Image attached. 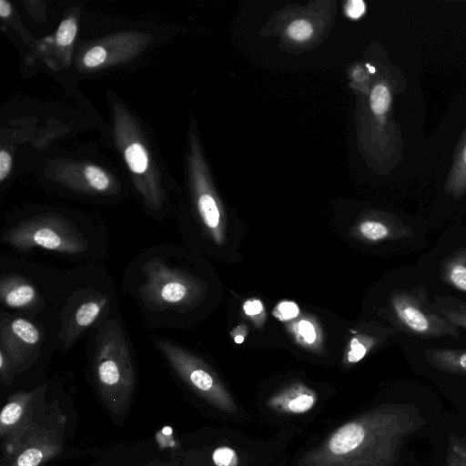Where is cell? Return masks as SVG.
Returning a JSON list of instances; mask_svg holds the SVG:
<instances>
[{
  "label": "cell",
  "instance_id": "obj_1",
  "mask_svg": "<svg viewBox=\"0 0 466 466\" xmlns=\"http://www.w3.org/2000/svg\"><path fill=\"white\" fill-rule=\"evenodd\" d=\"M424 424L415 404H382L339 427L303 465L393 466L405 439Z\"/></svg>",
  "mask_w": 466,
  "mask_h": 466
},
{
  "label": "cell",
  "instance_id": "obj_2",
  "mask_svg": "<svg viewBox=\"0 0 466 466\" xmlns=\"http://www.w3.org/2000/svg\"><path fill=\"white\" fill-rule=\"evenodd\" d=\"M96 339L93 374L97 392L111 414L122 416L128 410L136 385L128 342L114 319L99 327Z\"/></svg>",
  "mask_w": 466,
  "mask_h": 466
},
{
  "label": "cell",
  "instance_id": "obj_3",
  "mask_svg": "<svg viewBox=\"0 0 466 466\" xmlns=\"http://www.w3.org/2000/svg\"><path fill=\"white\" fill-rule=\"evenodd\" d=\"M66 416L56 403L40 408L33 424L1 466H46L64 449Z\"/></svg>",
  "mask_w": 466,
  "mask_h": 466
},
{
  "label": "cell",
  "instance_id": "obj_4",
  "mask_svg": "<svg viewBox=\"0 0 466 466\" xmlns=\"http://www.w3.org/2000/svg\"><path fill=\"white\" fill-rule=\"evenodd\" d=\"M9 246L27 250L40 248L76 255L84 252L87 242L79 230L60 218H35L11 227L3 236Z\"/></svg>",
  "mask_w": 466,
  "mask_h": 466
},
{
  "label": "cell",
  "instance_id": "obj_5",
  "mask_svg": "<svg viewBox=\"0 0 466 466\" xmlns=\"http://www.w3.org/2000/svg\"><path fill=\"white\" fill-rule=\"evenodd\" d=\"M390 305L395 321L406 332L426 338L460 336L458 328L431 307L423 286L394 290Z\"/></svg>",
  "mask_w": 466,
  "mask_h": 466
},
{
  "label": "cell",
  "instance_id": "obj_6",
  "mask_svg": "<svg viewBox=\"0 0 466 466\" xmlns=\"http://www.w3.org/2000/svg\"><path fill=\"white\" fill-rule=\"evenodd\" d=\"M138 295L147 309L170 310L187 303L192 285L177 268L160 258L143 263Z\"/></svg>",
  "mask_w": 466,
  "mask_h": 466
},
{
  "label": "cell",
  "instance_id": "obj_7",
  "mask_svg": "<svg viewBox=\"0 0 466 466\" xmlns=\"http://www.w3.org/2000/svg\"><path fill=\"white\" fill-rule=\"evenodd\" d=\"M155 343L177 376L198 394L220 409L228 411L235 409L231 398L200 359L162 338Z\"/></svg>",
  "mask_w": 466,
  "mask_h": 466
},
{
  "label": "cell",
  "instance_id": "obj_8",
  "mask_svg": "<svg viewBox=\"0 0 466 466\" xmlns=\"http://www.w3.org/2000/svg\"><path fill=\"white\" fill-rule=\"evenodd\" d=\"M46 386L11 395L0 413V438L3 457H7L18 445L33 424L46 394Z\"/></svg>",
  "mask_w": 466,
  "mask_h": 466
},
{
  "label": "cell",
  "instance_id": "obj_9",
  "mask_svg": "<svg viewBox=\"0 0 466 466\" xmlns=\"http://www.w3.org/2000/svg\"><path fill=\"white\" fill-rule=\"evenodd\" d=\"M42 341L40 329L23 317L2 314L0 322V349L10 359L15 371L29 365L39 352Z\"/></svg>",
  "mask_w": 466,
  "mask_h": 466
},
{
  "label": "cell",
  "instance_id": "obj_10",
  "mask_svg": "<svg viewBox=\"0 0 466 466\" xmlns=\"http://www.w3.org/2000/svg\"><path fill=\"white\" fill-rule=\"evenodd\" d=\"M107 298L98 294L86 298L64 324L60 339L64 350H68L102 314L107 304Z\"/></svg>",
  "mask_w": 466,
  "mask_h": 466
},
{
  "label": "cell",
  "instance_id": "obj_11",
  "mask_svg": "<svg viewBox=\"0 0 466 466\" xmlns=\"http://www.w3.org/2000/svg\"><path fill=\"white\" fill-rule=\"evenodd\" d=\"M0 299L5 306L20 310L35 308L40 299L35 286L19 275L1 277Z\"/></svg>",
  "mask_w": 466,
  "mask_h": 466
},
{
  "label": "cell",
  "instance_id": "obj_12",
  "mask_svg": "<svg viewBox=\"0 0 466 466\" xmlns=\"http://www.w3.org/2000/svg\"><path fill=\"white\" fill-rule=\"evenodd\" d=\"M424 358L439 370L466 375V350L430 349L425 350Z\"/></svg>",
  "mask_w": 466,
  "mask_h": 466
},
{
  "label": "cell",
  "instance_id": "obj_13",
  "mask_svg": "<svg viewBox=\"0 0 466 466\" xmlns=\"http://www.w3.org/2000/svg\"><path fill=\"white\" fill-rule=\"evenodd\" d=\"M431 307L454 326L466 329V302L451 296H434Z\"/></svg>",
  "mask_w": 466,
  "mask_h": 466
},
{
  "label": "cell",
  "instance_id": "obj_14",
  "mask_svg": "<svg viewBox=\"0 0 466 466\" xmlns=\"http://www.w3.org/2000/svg\"><path fill=\"white\" fill-rule=\"evenodd\" d=\"M442 274L451 285L466 292V248L456 251L445 260Z\"/></svg>",
  "mask_w": 466,
  "mask_h": 466
},
{
  "label": "cell",
  "instance_id": "obj_15",
  "mask_svg": "<svg viewBox=\"0 0 466 466\" xmlns=\"http://www.w3.org/2000/svg\"><path fill=\"white\" fill-rule=\"evenodd\" d=\"M198 206L203 223L214 233L220 222V213L215 199L208 194H203L198 198Z\"/></svg>",
  "mask_w": 466,
  "mask_h": 466
},
{
  "label": "cell",
  "instance_id": "obj_16",
  "mask_svg": "<svg viewBox=\"0 0 466 466\" xmlns=\"http://www.w3.org/2000/svg\"><path fill=\"white\" fill-rule=\"evenodd\" d=\"M446 466H466V436L450 435Z\"/></svg>",
  "mask_w": 466,
  "mask_h": 466
},
{
  "label": "cell",
  "instance_id": "obj_17",
  "mask_svg": "<svg viewBox=\"0 0 466 466\" xmlns=\"http://www.w3.org/2000/svg\"><path fill=\"white\" fill-rule=\"evenodd\" d=\"M130 169L137 174L145 172L147 167V156L145 148L138 143L130 145L125 152Z\"/></svg>",
  "mask_w": 466,
  "mask_h": 466
},
{
  "label": "cell",
  "instance_id": "obj_18",
  "mask_svg": "<svg viewBox=\"0 0 466 466\" xmlns=\"http://www.w3.org/2000/svg\"><path fill=\"white\" fill-rule=\"evenodd\" d=\"M390 95L383 85H377L370 95V107L377 115L384 114L390 106Z\"/></svg>",
  "mask_w": 466,
  "mask_h": 466
},
{
  "label": "cell",
  "instance_id": "obj_19",
  "mask_svg": "<svg viewBox=\"0 0 466 466\" xmlns=\"http://www.w3.org/2000/svg\"><path fill=\"white\" fill-rule=\"evenodd\" d=\"M375 340L372 338H353L350 343V351L348 360L350 363H356L363 359L369 350L373 346Z\"/></svg>",
  "mask_w": 466,
  "mask_h": 466
},
{
  "label": "cell",
  "instance_id": "obj_20",
  "mask_svg": "<svg viewBox=\"0 0 466 466\" xmlns=\"http://www.w3.org/2000/svg\"><path fill=\"white\" fill-rule=\"evenodd\" d=\"M360 231L365 238L373 241L383 239L390 234V229L385 224L372 220L362 222Z\"/></svg>",
  "mask_w": 466,
  "mask_h": 466
},
{
  "label": "cell",
  "instance_id": "obj_21",
  "mask_svg": "<svg viewBox=\"0 0 466 466\" xmlns=\"http://www.w3.org/2000/svg\"><path fill=\"white\" fill-rule=\"evenodd\" d=\"M86 177L90 186L97 191H104L109 186V179L106 174L96 167H87L85 171Z\"/></svg>",
  "mask_w": 466,
  "mask_h": 466
},
{
  "label": "cell",
  "instance_id": "obj_22",
  "mask_svg": "<svg viewBox=\"0 0 466 466\" xmlns=\"http://www.w3.org/2000/svg\"><path fill=\"white\" fill-rule=\"evenodd\" d=\"M312 32V25L308 21L302 19L292 22L288 27L289 35L297 41L309 39Z\"/></svg>",
  "mask_w": 466,
  "mask_h": 466
},
{
  "label": "cell",
  "instance_id": "obj_23",
  "mask_svg": "<svg viewBox=\"0 0 466 466\" xmlns=\"http://www.w3.org/2000/svg\"><path fill=\"white\" fill-rule=\"evenodd\" d=\"M212 459L216 466H236L238 463L235 451L226 446L217 448L212 453Z\"/></svg>",
  "mask_w": 466,
  "mask_h": 466
},
{
  "label": "cell",
  "instance_id": "obj_24",
  "mask_svg": "<svg viewBox=\"0 0 466 466\" xmlns=\"http://www.w3.org/2000/svg\"><path fill=\"white\" fill-rule=\"evenodd\" d=\"M315 404V398L309 393H300L288 403V409L294 413H302L310 410Z\"/></svg>",
  "mask_w": 466,
  "mask_h": 466
},
{
  "label": "cell",
  "instance_id": "obj_25",
  "mask_svg": "<svg viewBox=\"0 0 466 466\" xmlns=\"http://www.w3.org/2000/svg\"><path fill=\"white\" fill-rule=\"evenodd\" d=\"M76 25L72 19L63 21L56 34V40L60 46H68L76 36Z\"/></svg>",
  "mask_w": 466,
  "mask_h": 466
},
{
  "label": "cell",
  "instance_id": "obj_26",
  "mask_svg": "<svg viewBox=\"0 0 466 466\" xmlns=\"http://www.w3.org/2000/svg\"><path fill=\"white\" fill-rule=\"evenodd\" d=\"M272 314L278 319L287 321L296 318L299 314V309L293 301H282L276 306Z\"/></svg>",
  "mask_w": 466,
  "mask_h": 466
},
{
  "label": "cell",
  "instance_id": "obj_27",
  "mask_svg": "<svg viewBox=\"0 0 466 466\" xmlns=\"http://www.w3.org/2000/svg\"><path fill=\"white\" fill-rule=\"evenodd\" d=\"M15 370L6 355V353L0 349V379L5 384H11L15 376Z\"/></svg>",
  "mask_w": 466,
  "mask_h": 466
},
{
  "label": "cell",
  "instance_id": "obj_28",
  "mask_svg": "<svg viewBox=\"0 0 466 466\" xmlns=\"http://www.w3.org/2000/svg\"><path fill=\"white\" fill-rule=\"evenodd\" d=\"M106 53L101 46H95L91 48L84 56V63L88 67L96 66L106 59Z\"/></svg>",
  "mask_w": 466,
  "mask_h": 466
},
{
  "label": "cell",
  "instance_id": "obj_29",
  "mask_svg": "<svg viewBox=\"0 0 466 466\" xmlns=\"http://www.w3.org/2000/svg\"><path fill=\"white\" fill-rule=\"evenodd\" d=\"M297 330L299 336L307 343H313L316 339V330L311 322L302 319L298 323Z\"/></svg>",
  "mask_w": 466,
  "mask_h": 466
},
{
  "label": "cell",
  "instance_id": "obj_30",
  "mask_svg": "<svg viewBox=\"0 0 466 466\" xmlns=\"http://www.w3.org/2000/svg\"><path fill=\"white\" fill-rule=\"evenodd\" d=\"M345 11L348 16L359 18L365 12V4L361 0H350L347 3Z\"/></svg>",
  "mask_w": 466,
  "mask_h": 466
},
{
  "label": "cell",
  "instance_id": "obj_31",
  "mask_svg": "<svg viewBox=\"0 0 466 466\" xmlns=\"http://www.w3.org/2000/svg\"><path fill=\"white\" fill-rule=\"evenodd\" d=\"M246 315L255 317L263 311V305L258 299H248L243 305Z\"/></svg>",
  "mask_w": 466,
  "mask_h": 466
},
{
  "label": "cell",
  "instance_id": "obj_32",
  "mask_svg": "<svg viewBox=\"0 0 466 466\" xmlns=\"http://www.w3.org/2000/svg\"><path fill=\"white\" fill-rule=\"evenodd\" d=\"M12 164L11 156L5 150L0 152V180H4L8 175Z\"/></svg>",
  "mask_w": 466,
  "mask_h": 466
},
{
  "label": "cell",
  "instance_id": "obj_33",
  "mask_svg": "<svg viewBox=\"0 0 466 466\" xmlns=\"http://www.w3.org/2000/svg\"><path fill=\"white\" fill-rule=\"evenodd\" d=\"M11 13V6L9 3L5 0L0 1V15L2 17H7Z\"/></svg>",
  "mask_w": 466,
  "mask_h": 466
},
{
  "label": "cell",
  "instance_id": "obj_34",
  "mask_svg": "<svg viewBox=\"0 0 466 466\" xmlns=\"http://www.w3.org/2000/svg\"><path fill=\"white\" fill-rule=\"evenodd\" d=\"M144 466H171V463L165 462V463H150Z\"/></svg>",
  "mask_w": 466,
  "mask_h": 466
},
{
  "label": "cell",
  "instance_id": "obj_35",
  "mask_svg": "<svg viewBox=\"0 0 466 466\" xmlns=\"http://www.w3.org/2000/svg\"><path fill=\"white\" fill-rule=\"evenodd\" d=\"M367 67L369 68L370 73H375V68L371 66L370 65H367Z\"/></svg>",
  "mask_w": 466,
  "mask_h": 466
},
{
  "label": "cell",
  "instance_id": "obj_36",
  "mask_svg": "<svg viewBox=\"0 0 466 466\" xmlns=\"http://www.w3.org/2000/svg\"><path fill=\"white\" fill-rule=\"evenodd\" d=\"M463 159H464V162L466 163V147H465L464 152H463Z\"/></svg>",
  "mask_w": 466,
  "mask_h": 466
}]
</instances>
